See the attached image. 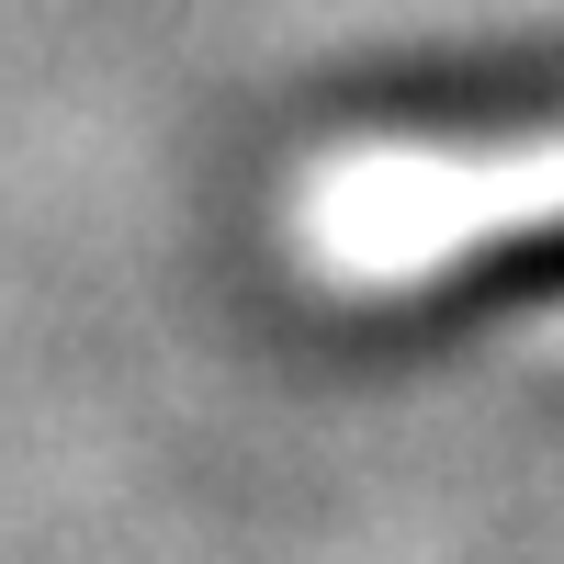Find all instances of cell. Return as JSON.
Returning <instances> with one entry per match:
<instances>
[{
  "mask_svg": "<svg viewBox=\"0 0 564 564\" xmlns=\"http://www.w3.org/2000/svg\"><path fill=\"white\" fill-rule=\"evenodd\" d=\"M564 249V124L508 135H395L350 148L294 193V260L339 294L486 282V260Z\"/></svg>",
  "mask_w": 564,
  "mask_h": 564,
  "instance_id": "cell-1",
  "label": "cell"
}]
</instances>
